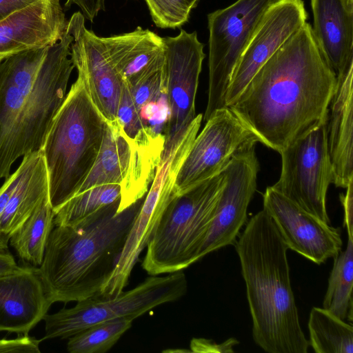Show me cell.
I'll use <instances>...</instances> for the list:
<instances>
[{"label":"cell","mask_w":353,"mask_h":353,"mask_svg":"<svg viewBox=\"0 0 353 353\" xmlns=\"http://www.w3.org/2000/svg\"><path fill=\"white\" fill-rule=\"evenodd\" d=\"M276 0H237L208 14V94L203 119L225 108L232 74L267 9Z\"/></svg>","instance_id":"ba28073f"},{"label":"cell","mask_w":353,"mask_h":353,"mask_svg":"<svg viewBox=\"0 0 353 353\" xmlns=\"http://www.w3.org/2000/svg\"><path fill=\"white\" fill-rule=\"evenodd\" d=\"M309 345L316 353H352L353 327L330 311L314 307L310 311Z\"/></svg>","instance_id":"d4e9b609"},{"label":"cell","mask_w":353,"mask_h":353,"mask_svg":"<svg viewBox=\"0 0 353 353\" xmlns=\"http://www.w3.org/2000/svg\"><path fill=\"white\" fill-rule=\"evenodd\" d=\"M109 61L123 83L132 88L163 66V37L148 29L100 37Z\"/></svg>","instance_id":"44dd1931"},{"label":"cell","mask_w":353,"mask_h":353,"mask_svg":"<svg viewBox=\"0 0 353 353\" xmlns=\"http://www.w3.org/2000/svg\"><path fill=\"white\" fill-rule=\"evenodd\" d=\"M342 2L347 12L353 15V0H342Z\"/></svg>","instance_id":"d590c367"},{"label":"cell","mask_w":353,"mask_h":353,"mask_svg":"<svg viewBox=\"0 0 353 353\" xmlns=\"http://www.w3.org/2000/svg\"><path fill=\"white\" fill-rule=\"evenodd\" d=\"M72 40L66 28L54 44L0 62V179L18 159L41 149L68 93Z\"/></svg>","instance_id":"7a4b0ae2"},{"label":"cell","mask_w":353,"mask_h":353,"mask_svg":"<svg viewBox=\"0 0 353 353\" xmlns=\"http://www.w3.org/2000/svg\"><path fill=\"white\" fill-rule=\"evenodd\" d=\"M288 247L270 215H254L236 243L254 342L268 353H307L292 289Z\"/></svg>","instance_id":"277c9868"},{"label":"cell","mask_w":353,"mask_h":353,"mask_svg":"<svg viewBox=\"0 0 353 353\" xmlns=\"http://www.w3.org/2000/svg\"><path fill=\"white\" fill-rule=\"evenodd\" d=\"M257 137L228 107L216 110L195 137L175 179L181 194L222 172L239 152L255 145Z\"/></svg>","instance_id":"8fae6325"},{"label":"cell","mask_w":353,"mask_h":353,"mask_svg":"<svg viewBox=\"0 0 353 353\" xmlns=\"http://www.w3.org/2000/svg\"><path fill=\"white\" fill-rule=\"evenodd\" d=\"M145 196L121 212L118 199L75 224L54 227L37 268L52 303L77 302L100 294Z\"/></svg>","instance_id":"3957f363"},{"label":"cell","mask_w":353,"mask_h":353,"mask_svg":"<svg viewBox=\"0 0 353 353\" xmlns=\"http://www.w3.org/2000/svg\"><path fill=\"white\" fill-rule=\"evenodd\" d=\"M120 197L119 185L105 184L92 187L75 195L56 210L54 225L59 226L75 224Z\"/></svg>","instance_id":"4316f807"},{"label":"cell","mask_w":353,"mask_h":353,"mask_svg":"<svg viewBox=\"0 0 353 353\" xmlns=\"http://www.w3.org/2000/svg\"><path fill=\"white\" fill-rule=\"evenodd\" d=\"M154 23L160 28L175 29L188 21L199 0H145Z\"/></svg>","instance_id":"f1b7e54d"},{"label":"cell","mask_w":353,"mask_h":353,"mask_svg":"<svg viewBox=\"0 0 353 353\" xmlns=\"http://www.w3.org/2000/svg\"><path fill=\"white\" fill-rule=\"evenodd\" d=\"M327 118L314 125L283 148L281 172L271 186L297 205L330 223L326 209L333 172L327 142Z\"/></svg>","instance_id":"9c48e42d"},{"label":"cell","mask_w":353,"mask_h":353,"mask_svg":"<svg viewBox=\"0 0 353 353\" xmlns=\"http://www.w3.org/2000/svg\"><path fill=\"white\" fill-rule=\"evenodd\" d=\"M48 195V171L41 150L23 156L0 188V242L8 243Z\"/></svg>","instance_id":"ac0fdd59"},{"label":"cell","mask_w":353,"mask_h":353,"mask_svg":"<svg viewBox=\"0 0 353 353\" xmlns=\"http://www.w3.org/2000/svg\"><path fill=\"white\" fill-rule=\"evenodd\" d=\"M347 244L334 258V265L323 302V308L342 320L352 321L353 236H347Z\"/></svg>","instance_id":"484cf974"},{"label":"cell","mask_w":353,"mask_h":353,"mask_svg":"<svg viewBox=\"0 0 353 353\" xmlns=\"http://www.w3.org/2000/svg\"><path fill=\"white\" fill-rule=\"evenodd\" d=\"M21 268L9 252H0V276L14 272Z\"/></svg>","instance_id":"e575fe53"},{"label":"cell","mask_w":353,"mask_h":353,"mask_svg":"<svg viewBox=\"0 0 353 353\" xmlns=\"http://www.w3.org/2000/svg\"><path fill=\"white\" fill-rule=\"evenodd\" d=\"M353 64L337 75L327 119V142L333 183L346 188L353 181L352 109Z\"/></svg>","instance_id":"7402d4cb"},{"label":"cell","mask_w":353,"mask_h":353,"mask_svg":"<svg viewBox=\"0 0 353 353\" xmlns=\"http://www.w3.org/2000/svg\"><path fill=\"white\" fill-rule=\"evenodd\" d=\"M345 195H340L344 208V224L347 228V236H353V181L346 188Z\"/></svg>","instance_id":"d6a6232c"},{"label":"cell","mask_w":353,"mask_h":353,"mask_svg":"<svg viewBox=\"0 0 353 353\" xmlns=\"http://www.w3.org/2000/svg\"><path fill=\"white\" fill-rule=\"evenodd\" d=\"M302 0H276L265 12L232 74L225 106L237 99L257 71L305 22Z\"/></svg>","instance_id":"2e32d148"},{"label":"cell","mask_w":353,"mask_h":353,"mask_svg":"<svg viewBox=\"0 0 353 353\" xmlns=\"http://www.w3.org/2000/svg\"><path fill=\"white\" fill-rule=\"evenodd\" d=\"M0 252H9L8 249V243L0 242Z\"/></svg>","instance_id":"8d00e7d4"},{"label":"cell","mask_w":353,"mask_h":353,"mask_svg":"<svg viewBox=\"0 0 353 353\" xmlns=\"http://www.w3.org/2000/svg\"><path fill=\"white\" fill-rule=\"evenodd\" d=\"M263 199V210L288 249L318 265L341 251L340 228L307 212L271 186L266 188Z\"/></svg>","instance_id":"9a60e30c"},{"label":"cell","mask_w":353,"mask_h":353,"mask_svg":"<svg viewBox=\"0 0 353 353\" xmlns=\"http://www.w3.org/2000/svg\"><path fill=\"white\" fill-rule=\"evenodd\" d=\"M163 40L170 108L164 132L165 151L180 140L196 116L195 98L205 54L196 31L188 32L181 28L178 35Z\"/></svg>","instance_id":"4fadbf2b"},{"label":"cell","mask_w":353,"mask_h":353,"mask_svg":"<svg viewBox=\"0 0 353 353\" xmlns=\"http://www.w3.org/2000/svg\"><path fill=\"white\" fill-rule=\"evenodd\" d=\"M41 339L28 334H20L14 339H0V353H40Z\"/></svg>","instance_id":"f546056e"},{"label":"cell","mask_w":353,"mask_h":353,"mask_svg":"<svg viewBox=\"0 0 353 353\" xmlns=\"http://www.w3.org/2000/svg\"><path fill=\"white\" fill-rule=\"evenodd\" d=\"M130 319H116L93 325L69 338L70 353H104L132 326Z\"/></svg>","instance_id":"83f0119b"},{"label":"cell","mask_w":353,"mask_h":353,"mask_svg":"<svg viewBox=\"0 0 353 353\" xmlns=\"http://www.w3.org/2000/svg\"><path fill=\"white\" fill-rule=\"evenodd\" d=\"M67 29L73 37L70 57L78 77L105 121H114L122 81L109 61L100 37L86 28L81 12L72 15Z\"/></svg>","instance_id":"e0dca14e"},{"label":"cell","mask_w":353,"mask_h":353,"mask_svg":"<svg viewBox=\"0 0 353 353\" xmlns=\"http://www.w3.org/2000/svg\"><path fill=\"white\" fill-rule=\"evenodd\" d=\"M162 153L132 142L117 120L105 121L99 152L77 194L97 185H119L121 212L146 194Z\"/></svg>","instance_id":"30bf717a"},{"label":"cell","mask_w":353,"mask_h":353,"mask_svg":"<svg viewBox=\"0 0 353 353\" xmlns=\"http://www.w3.org/2000/svg\"><path fill=\"white\" fill-rule=\"evenodd\" d=\"M77 6L85 19L93 21L101 10H104V0H67L65 6Z\"/></svg>","instance_id":"1f68e13d"},{"label":"cell","mask_w":353,"mask_h":353,"mask_svg":"<svg viewBox=\"0 0 353 353\" xmlns=\"http://www.w3.org/2000/svg\"><path fill=\"white\" fill-rule=\"evenodd\" d=\"M313 32L336 76L353 64V15L342 0H311Z\"/></svg>","instance_id":"603a6c76"},{"label":"cell","mask_w":353,"mask_h":353,"mask_svg":"<svg viewBox=\"0 0 353 353\" xmlns=\"http://www.w3.org/2000/svg\"><path fill=\"white\" fill-rule=\"evenodd\" d=\"M223 182L222 172L173 196L147 245L141 265L148 274L182 271L197 261Z\"/></svg>","instance_id":"8992f818"},{"label":"cell","mask_w":353,"mask_h":353,"mask_svg":"<svg viewBox=\"0 0 353 353\" xmlns=\"http://www.w3.org/2000/svg\"><path fill=\"white\" fill-rule=\"evenodd\" d=\"M54 211L49 195L9 239L18 256L32 267L42 263L50 234L54 227Z\"/></svg>","instance_id":"cb8c5ba5"},{"label":"cell","mask_w":353,"mask_h":353,"mask_svg":"<svg viewBox=\"0 0 353 353\" xmlns=\"http://www.w3.org/2000/svg\"><path fill=\"white\" fill-rule=\"evenodd\" d=\"M38 0H0V21Z\"/></svg>","instance_id":"836d02e7"},{"label":"cell","mask_w":353,"mask_h":353,"mask_svg":"<svg viewBox=\"0 0 353 353\" xmlns=\"http://www.w3.org/2000/svg\"><path fill=\"white\" fill-rule=\"evenodd\" d=\"M190 146V142L183 139L171 149L163 152L154 177L130 231L116 267L100 294L117 296L128 285L140 253L147 246L163 212L175 195V179Z\"/></svg>","instance_id":"7c38bea8"},{"label":"cell","mask_w":353,"mask_h":353,"mask_svg":"<svg viewBox=\"0 0 353 353\" xmlns=\"http://www.w3.org/2000/svg\"><path fill=\"white\" fill-rule=\"evenodd\" d=\"M105 120L77 77L55 114L41 148L55 211L74 196L99 152Z\"/></svg>","instance_id":"5b68a950"},{"label":"cell","mask_w":353,"mask_h":353,"mask_svg":"<svg viewBox=\"0 0 353 353\" xmlns=\"http://www.w3.org/2000/svg\"><path fill=\"white\" fill-rule=\"evenodd\" d=\"M52 304L37 268L21 266L0 276V332L29 334Z\"/></svg>","instance_id":"ffe728a7"},{"label":"cell","mask_w":353,"mask_h":353,"mask_svg":"<svg viewBox=\"0 0 353 353\" xmlns=\"http://www.w3.org/2000/svg\"><path fill=\"white\" fill-rule=\"evenodd\" d=\"M337 76L305 22L257 71L230 108L279 153L327 118Z\"/></svg>","instance_id":"6da1fadb"},{"label":"cell","mask_w":353,"mask_h":353,"mask_svg":"<svg viewBox=\"0 0 353 353\" xmlns=\"http://www.w3.org/2000/svg\"><path fill=\"white\" fill-rule=\"evenodd\" d=\"M183 271L166 276L151 275L135 288L117 296L98 294L43 318L45 334L41 341L69 339L97 323L116 319L133 321L161 304L176 301L186 294Z\"/></svg>","instance_id":"52a82bcc"},{"label":"cell","mask_w":353,"mask_h":353,"mask_svg":"<svg viewBox=\"0 0 353 353\" xmlns=\"http://www.w3.org/2000/svg\"><path fill=\"white\" fill-rule=\"evenodd\" d=\"M239 343L234 338H230L221 344H217L212 340L194 339L191 341L192 352H234L233 347Z\"/></svg>","instance_id":"4dcf8cb0"},{"label":"cell","mask_w":353,"mask_h":353,"mask_svg":"<svg viewBox=\"0 0 353 353\" xmlns=\"http://www.w3.org/2000/svg\"><path fill=\"white\" fill-rule=\"evenodd\" d=\"M259 170L255 145L236 154L223 170V185L197 261L235 242L247 221V211L256 190Z\"/></svg>","instance_id":"5bb4252c"},{"label":"cell","mask_w":353,"mask_h":353,"mask_svg":"<svg viewBox=\"0 0 353 353\" xmlns=\"http://www.w3.org/2000/svg\"><path fill=\"white\" fill-rule=\"evenodd\" d=\"M68 21L60 0H38L0 21V62L58 41Z\"/></svg>","instance_id":"d6986e66"}]
</instances>
